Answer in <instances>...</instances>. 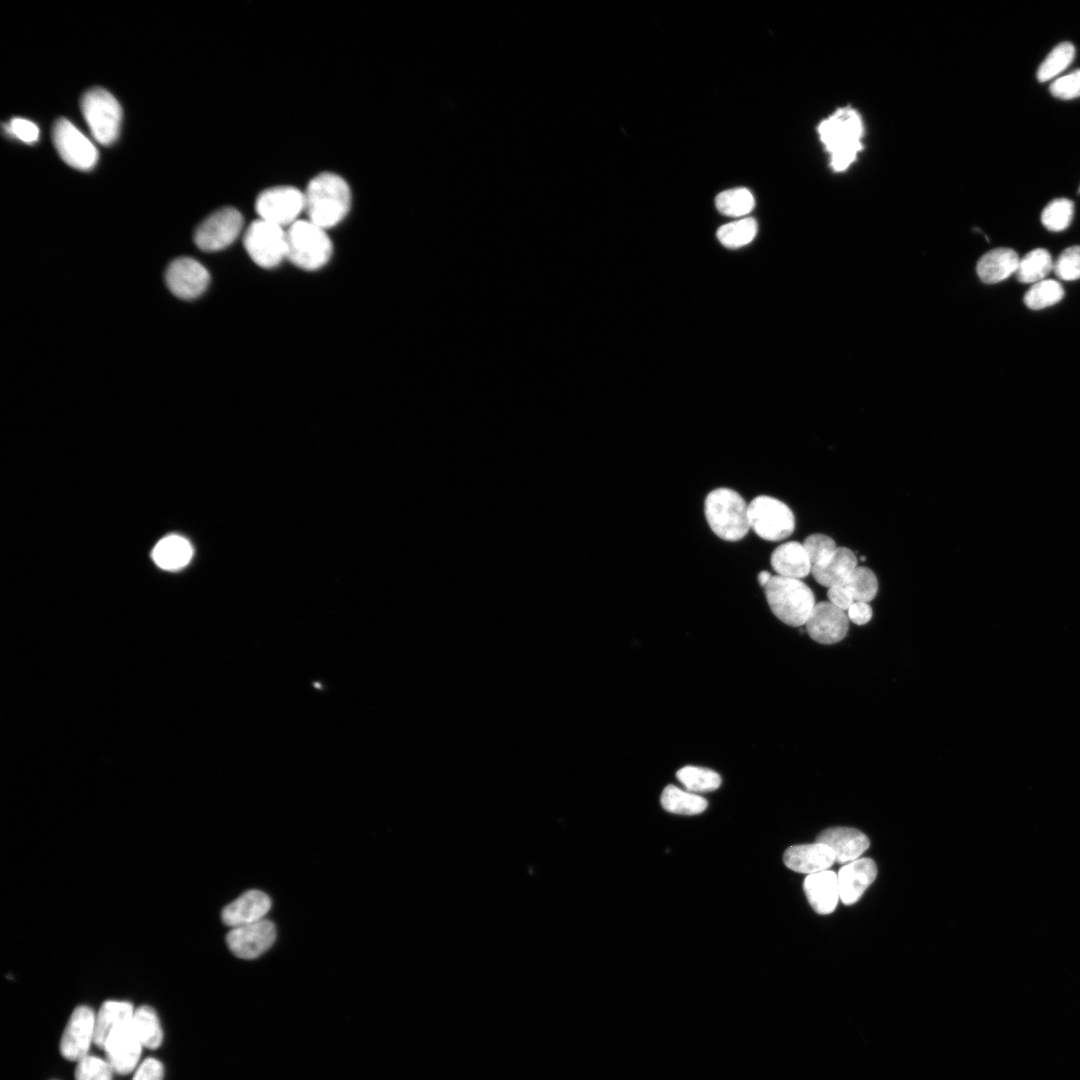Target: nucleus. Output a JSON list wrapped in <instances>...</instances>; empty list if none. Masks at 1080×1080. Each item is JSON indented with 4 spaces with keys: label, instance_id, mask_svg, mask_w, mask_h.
<instances>
[{
    "label": "nucleus",
    "instance_id": "18",
    "mask_svg": "<svg viewBox=\"0 0 1080 1080\" xmlns=\"http://www.w3.org/2000/svg\"><path fill=\"white\" fill-rule=\"evenodd\" d=\"M816 842L827 845L838 863H848L858 859L869 847L868 837L854 828L835 827L822 831Z\"/></svg>",
    "mask_w": 1080,
    "mask_h": 1080
},
{
    "label": "nucleus",
    "instance_id": "19",
    "mask_svg": "<svg viewBox=\"0 0 1080 1080\" xmlns=\"http://www.w3.org/2000/svg\"><path fill=\"white\" fill-rule=\"evenodd\" d=\"M271 908L267 894L259 890H249L229 903L222 911V921L234 928L248 925L264 919Z\"/></svg>",
    "mask_w": 1080,
    "mask_h": 1080
},
{
    "label": "nucleus",
    "instance_id": "39",
    "mask_svg": "<svg viewBox=\"0 0 1080 1080\" xmlns=\"http://www.w3.org/2000/svg\"><path fill=\"white\" fill-rule=\"evenodd\" d=\"M802 544L812 566L828 559L837 549L835 541L824 534H812Z\"/></svg>",
    "mask_w": 1080,
    "mask_h": 1080
},
{
    "label": "nucleus",
    "instance_id": "2",
    "mask_svg": "<svg viewBox=\"0 0 1080 1080\" xmlns=\"http://www.w3.org/2000/svg\"><path fill=\"white\" fill-rule=\"evenodd\" d=\"M304 197L308 220L324 229L342 221L351 205L347 182L331 172H323L312 178Z\"/></svg>",
    "mask_w": 1080,
    "mask_h": 1080
},
{
    "label": "nucleus",
    "instance_id": "4",
    "mask_svg": "<svg viewBox=\"0 0 1080 1080\" xmlns=\"http://www.w3.org/2000/svg\"><path fill=\"white\" fill-rule=\"evenodd\" d=\"M764 591L772 613L789 626L805 625L816 604L812 590L800 579L773 575Z\"/></svg>",
    "mask_w": 1080,
    "mask_h": 1080
},
{
    "label": "nucleus",
    "instance_id": "42",
    "mask_svg": "<svg viewBox=\"0 0 1080 1080\" xmlns=\"http://www.w3.org/2000/svg\"><path fill=\"white\" fill-rule=\"evenodd\" d=\"M164 1068L155 1058L145 1059L136 1069L132 1080H163Z\"/></svg>",
    "mask_w": 1080,
    "mask_h": 1080
},
{
    "label": "nucleus",
    "instance_id": "44",
    "mask_svg": "<svg viewBox=\"0 0 1080 1080\" xmlns=\"http://www.w3.org/2000/svg\"><path fill=\"white\" fill-rule=\"evenodd\" d=\"M847 616L853 623L863 625L872 618V608L867 602L854 601L847 610Z\"/></svg>",
    "mask_w": 1080,
    "mask_h": 1080
},
{
    "label": "nucleus",
    "instance_id": "13",
    "mask_svg": "<svg viewBox=\"0 0 1080 1080\" xmlns=\"http://www.w3.org/2000/svg\"><path fill=\"white\" fill-rule=\"evenodd\" d=\"M275 939V925L267 919L234 927L226 936L231 952L242 959L259 957L272 946Z\"/></svg>",
    "mask_w": 1080,
    "mask_h": 1080
},
{
    "label": "nucleus",
    "instance_id": "6",
    "mask_svg": "<svg viewBox=\"0 0 1080 1080\" xmlns=\"http://www.w3.org/2000/svg\"><path fill=\"white\" fill-rule=\"evenodd\" d=\"M80 108L96 141L109 145L117 139L122 109L110 92L100 87L87 90L81 97Z\"/></svg>",
    "mask_w": 1080,
    "mask_h": 1080
},
{
    "label": "nucleus",
    "instance_id": "12",
    "mask_svg": "<svg viewBox=\"0 0 1080 1080\" xmlns=\"http://www.w3.org/2000/svg\"><path fill=\"white\" fill-rule=\"evenodd\" d=\"M210 279L206 267L190 257L174 259L165 272L168 289L183 300H193L201 296L208 288Z\"/></svg>",
    "mask_w": 1080,
    "mask_h": 1080
},
{
    "label": "nucleus",
    "instance_id": "27",
    "mask_svg": "<svg viewBox=\"0 0 1080 1080\" xmlns=\"http://www.w3.org/2000/svg\"><path fill=\"white\" fill-rule=\"evenodd\" d=\"M660 802L664 810L681 815L700 814L705 811L708 805L705 798L696 793L684 791L674 785L665 787Z\"/></svg>",
    "mask_w": 1080,
    "mask_h": 1080
},
{
    "label": "nucleus",
    "instance_id": "17",
    "mask_svg": "<svg viewBox=\"0 0 1080 1080\" xmlns=\"http://www.w3.org/2000/svg\"><path fill=\"white\" fill-rule=\"evenodd\" d=\"M877 875L875 862L870 858L857 859L838 872L840 899L845 905L857 902Z\"/></svg>",
    "mask_w": 1080,
    "mask_h": 1080
},
{
    "label": "nucleus",
    "instance_id": "40",
    "mask_svg": "<svg viewBox=\"0 0 1080 1080\" xmlns=\"http://www.w3.org/2000/svg\"><path fill=\"white\" fill-rule=\"evenodd\" d=\"M1051 94L1063 100L1080 97V69L1057 78L1050 85Z\"/></svg>",
    "mask_w": 1080,
    "mask_h": 1080
},
{
    "label": "nucleus",
    "instance_id": "28",
    "mask_svg": "<svg viewBox=\"0 0 1080 1080\" xmlns=\"http://www.w3.org/2000/svg\"><path fill=\"white\" fill-rule=\"evenodd\" d=\"M131 1026L143 1047L158 1048L163 1039V1032L155 1011L148 1006L135 1009Z\"/></svg>",
    "mask_w": 1080,
    "mask_h": 1080
},
{
    "label": "nucleus",
    "instance_id": "8",
    "mask_svg": "<svg viewBox=\"0 0 1080 1080\" xmlns=\"http://www.w3.org/2000/svg\"><path fill=\"white\" fill-rule=\"evenodd\" d=\"M243 243L250 258L263 268L277 266L287 255L284 228L260 218L247 228Z\"/></svg>",
    "mask_w": 1080,
    "mask_h": 1080
},
{
    "label": "nucleus",
    "instance_id": "29",
    "mask_svg": "<svg viewBox=\"0 0 1080 1080\" xmlns=\"http://www.w3.org/2000/svg\"><path fill=\"white\" fill-rule=\"evenodd\" d=\"M1053 263L1052 257L1047 250L1037 248L1028 252L1019 260L1015 274L1021 283L1035 284L1046 279L1047 275L1053 270Z\"/></svg>",
    "mask_w": 1080,
    "mask_h": 1080
},
{
    "label": "nucleus",
    "instance_id": "15",
    "mask_svg": "<svg viewBox=\"0 0 1080 1080\" xmlns=\"http://www.w3.org/2000/svg\"><path fill=\"white\" fill-rule=\"evenodd\" d=\"M809 636L820 644L840 642L849 629L847 613L829 601L816 603L806 623Z\"/></svg>",
    "mask_w": 1080,
    "mask_h": 1080
},
{
    "label": "nucleus",
    "instance_id": "33",
    "mask_svg": "<svg viewBox=\"0 0 1080 1080\" xmlns=\"http://www.w3.org/2000/svg\"><path fill=\"white\" fill-rule=\"evenodd\" d=\"M1064 297L1062 285L1053 279H1044L1035 283L1024 295L1025 305L1032 310L1052 306Z\"/></svg>",
    "mask_w": 1080,
    "mask_h": 1080
},
{
    "label": "nucleus",
    "instance_id": "14",
    "mask_svg": "<svg viewBox=\"0 0 1080 1080\" xmlns=\"http://www.w3.org/2000/svg\"><path fill=\"white\" fill-rule=\"evenodd\" d=\"M95 1014L90 1007L78 1006L72 1012L60 1041L61 1055L70 1061H78L88 1055L94 1043Z\"/></svg>",
    "mask_w": 1080,
    "mask_h": 1080
},
{
    "label": "nucleus",
    "instance_id": "31",
    "mask_svg": "<svg viewBox=\"0 0 1080 1080\" xmlns=\"http://www.w3.org/2000/svg\"><path fill=\"white\" fill-rule=\"evenodd\" d=\"M676 777L692 793L714 791L721 785V777L718 773L697 766H685L679 769Z\"/></svg>",
    "mask_w": 1080,
    "mask_h": 1080
},
{
    "label": "nucleus",
    "instance_id": "16",
    "mask_svg": "<svg viewBox=\"0 0 1080 1080\" xmlns=\"http://www.w3.org/2000/svg\"><path fill=\"white\" fill-rule=\"evenodd\" d=\"M142 1048L143 1045L130 1023L113 1030L107 1037L103 1050L113 1071L126 1075L136 1068Z\"/></svg>",
    "mask_w": 1080,
    "mask_h": 1080
},
{
    "label": "nucleus",
    "instance_id": "10",
    "mask_svg": "<svg viewBox=\"0 0 1080 1080\" xmlns=\"http://www.w3.org/2000/svg\"><path fill=\"white\" fill-rule=\"evenodd\" d=\"M52 140L58 154L69 166L79 170H90L97 163V148L69 120L59 118L55 121Z\"/></svg>",
    "mask_w": 1080,
    "mask_h": 1080
},
{
    "label": "nucleus",
    "instance_id": "20",
    "mask_svg": "<svg viewBox=\"0 0 1080 1080\" xmlns=\"http://www.w3.org/2000/svg\"><path fill=\"white\" fill-rule=\"evenodd\" d=\"M783 861L789 869L808 875L825 871L836 862L832 850L819 842L789 847Z\"/></svg>",
    "mask_w": 1080,
    "mask_h": 1080
},
{
    "label": "nucleus",
    "instance_id": "30",
    "mask_svg": "<svg viewBox=\"0 0 1080 1080\" xmlns=\"http://www.w3.org/2000/svg\"><path fill=\"white\" fill-rule=\"evenodd\" d=\"M715 205L722 214L739 217L753 210L755 200L748 189L739 187L719 193L715 198Z\"/></svg>",
    "mask_w": 1080,
    "mask_h": 1080
},
{
    "label": "nucleus",
    "instance_id": "37",
    "mask_svg": "<svg viewBox=\"0 0 1080 1080\" xmlns=\"http://www.w3.org/2000/svg\"><path fill=\"white\" fill-rule=\"evenodd\" d=\"M113 1069L108 1061L96 1056L86 1055L77 1061L76 1080H112Z\"/></svg>",
    "mask_w": 1080,
    "mask_h": 1080
},
{
    "label": "nucleus",
    "instance_id": "34",
    "mask_svg": "<svg viewBox=\"0 0 1080 1080\" xmlns=\"http://www.w3.org/2000/svg\"><path fill=\"white\" fill-rule=\"evenodd\" d=\"M1074 56L1075 48L1070 42L1060 43L1040 64L1037 71L1038 80L1045 82L1055 78L1070 65Z\"/></svg>",
    "mask_w": 1080,
    "mask_h": 1080
},
{
    "label": "nucleus",
    "instance_id": "7",
    "mask_svg": "<svg viewBox=\"0 0 1080 1080\" xmlns=\"http://www.w3.org/2000/svg\"><path fill=\"white\" fill-rule=\"evenodd\" d=\"M749 523L760 538L780 541L794 531L795 518L791 509L782 501L770 496H757L750 504Z\"/></svg>",
    "mask_w": 1080,
    "mask_h": 1080
},
{
    "label": "nucleus",
    "instance_id": "32",
    "mask_svg": "<svg viewBox=\"0 0 1080 1080\" xmlns=\"http://www.w3.org/2000/svg\"><path fill=\"white\" fill-rule=\"evenodd\" d=\"M757 229L756 220L747 217L721 226L717 230V238L725 247L739 248L754 239Z\"/></svg>",
    "mask_w": 1080,
    "mask_h": 1080
},
{
    "label": "nucleus",
    "instance_id": "36",
    "mask_svg": "<svg viewBox=\"0 0 1080 1080\" xmlns=\"http://www.w3.org/2000/svg\"><path fill=\"white\" fill-rule=\"evenodd\" d=\"M1073 202L1066 198H1058L1051 201L1042 211V224L1050 231L1058 232L1065 230L1073 218Z\"/></svg>",
    "mask_w": 1080,
    "mask_h": 1080
},
{
    "label": "nucleus",
    "instance_id": "22",
    "mask_svg": "<svg viewBox=\"0 0 1080 1080\" xmlns=\"http://www.w3.org/2000/svg\"><path fill=\"white\" fill-rule=\"evenodd\" d=\"M776 575L801 579L811 573L812 564L802 543L792 541L779 545L771 555Z\"/></svg>",
    "mask_w": 1080,
    "mask_h": 1080
},
{
    "label": "nucleus",
    "instance_id": "43",
    "mask_svg": "<svg viewBox=\"0 0 1080 1080\" xmlns=\"http://www.w3.org/2000/svg\"><path fill=\"white\" fill-rule=\"evenodd\" d=\"M827 597L831 604L845 612L854 603L852 594L844 584L828 588Z\"/></svg>",
    "mask_w": 1080,
    "mask_h": 1080
},
{
    "label": "nucleus",
    "instance_id": "23",
    "mask_svg": "<svg viewBox=\"0 0 1080 1080\" xmlns=\"http://www.w3.org/2000/svg\"><path fill=\"white\" fill-rule=\"evenodd\" d=\"M856 567L855 554L846 547H837L828 559L813 565L811 573L820 585L830 588L844 584Z\"/></svg>",
    "mask_w": 1080,
    "mask_h": 1080
},
{
    "label": "nucleus",
    "instance_id": "3",
    "mask_svg": "<svg viewBox=\"0 0 1080 1080\" xmlns=\"http://www.w3.org/2000/svg\"><path fill=\"white\" fill-rule=\"evenodd\" d=\"M705 517L714 534L725 541L741 540L750 529L748 504L730 488H717L707 495Z\"/></svg>",
    "mask_w": 1080,
    "mask_h": 1080
},
{
    "label": "nucleus",
    "instance_id": "41",
    "mask_svg": "<svg viewBox=\"0 0 1080 1080\" xmlns=\"http://www.w3.org/2000/svg\"><path fill=\"white\" fill-rule=\"evenodd\" d=\"M5 130L9 135L16 137L22 142L31 144L39 138L38 126L25 118L15 117L12 118L9 123L5 125Z\"/></svg>",
    "mask_w": 1080,
    "mask_h": 1080
},
{
    "label": "nucleus",
    "instance_id": "45",
    "mask_svg": "<svg viewBox=\"0 0 1080 1080\" xmlns=\"http://www.w3.org/2000/svg\"><path fill=\"white\" fill-rule=\"evenodd\" d=\"M772 575L768 571H762L758 574V581L761 586L765 587L770 581Z\"/></svg>",
    "mask_w": 1080,
    "mask_h": 1080
},
{
    "label": "nucleus",
    "instance_id": "35",
    "mask_svg": "<svg viewBox=\"0 0 1080 1080\" xmlns=\"http://www.w3.org/2000/svg\"><path fill=\"white\" fill-rule=\"evenodd\" d=\"M844 585L852 594L854 601L870 602L877 594L876 575L867 567L857 566L849 575Z\"/></svg>",
    "mask_w": 1080,
    "mask_h": 1080
},
{
    "label": "nucleus",
    "instance_id": "5",
    "mask_svg": "<svg viewBox=\"0 0 1080 1080\" xmlns=\"http://www.w3.org/2000/svg\"><path fill=\"white\" fill-rule=\"evenodd\" d=\"M287 255L294 265L304 270H317L331 257L332 243L326 229L310 220H297L286 231Z\"/></svg>",
    "mask_w": 1080,
    "mask_h": 1080
},
{
    "label": "nucleus",
    "instance_id": "26",
    "mask_svg": "<svg viewBox=\"0 0 1080 1080\" xmlns=\"http://www.w3.org/2000/svg\"><path fill=\"white\" fill-rule=\"evenodd\" d=\"M193 548L190 542L179 535L162 538L152 551L156 565L164 570L176 571L185 567L191 560Z\"/></svg>",
    "mask_w": 1080,
    "mask_h": 1080
},
{
    "label": "nucleus",
    "instance_id": "21",
    "mask_svg": "<svg viewBox=\"0 0 1080 1080\" xmlns=\"http://www.w3.org/2000/svg\"><path fill=\"white\" fill-rule=\"evenodd\" d=\"M804 892L814 911L819 914L832 913L840 898L837 874L825 870L808 875L804 881Z\"/></svg>",
    "mask_w": 1080,
    "mask_h": 1080
},
{
    "label": "nucleus",
    "instance_id": "9",
    "mask_svg": "<svg viewBox=\"0 0 1080 1080\" xmlns=\"http://www.w3.org/2000/svg\"><path fill=\"white\" fill-rule=\"evenodd\" d=\"M243 222V217L237 209L221 208L198 225L194 232V242L200 250L205 252L223 250L237 239Z\"/></svg>",
    "mask_w": 1080,
    "mask_h": 1080
},
{
    "label": "nucleus",
    "instance_id": "25",
    "mask_svg": "<svg viewBox=\"0 0 1080 1080\" xmlns=\"http://www.w3.org/2000/svg\"><path fill=\"white\" fill-rule=\"evenodd\" d=\"M135 1009L129 1002L106 1001L95 1015L94 1044L103 1049L109 1034L118 1027L130 1024Z\"/></svg>",
    "mask_w": 1080,
    "mask_h": 1080
},
{
    "label": "nucleus",
    "instance_id": "11",
    "mask_svg": "<svg viewBox=\"0 0 1080 1080\" xmlns=\"http://www.w3.org/2000/svg\"><path fill=\"white\" fill-rule=\"evenodd\" d=\"M305 210L304 193L292 186H276L262 191L256 200L260 219L281 227L290 226Z\"/></svg>",
    "mask_w": 1080,
    "mask_h": 1080
},
{
    "label": "nucleus",
    "instance_id": "1",
    "mask_svg": "<svg viewBox=\"0 0 1080 1080\" xmlns=\"http://www.w3.org/2000/svg\"><path fill=\"white\" fill-rule=\"evenodd\" d=\"M864 121L851 106H843L817 126L819 139L828 154L830 168L842 173L852 166L864 148Z\"/></svg>",
    "mask_w": 1080,
    "mask_h": 1080
},
{
    "label": "nucleus",
    "instance_id": "24",
    "mask_svg": "<svg viewBox=\"0 0 1080 1080\" xmlns=\"http://www.w3.org/2000/svg\"><path fill=\"white\" fill-rule=\"evenodd\" d=\"M1019 260L1013 249L996 248L979 259L976 271L982 282L995 284L1016 273Z\"/></svg>",
    "mask_w": 1080,
    "mask_h": 1080
},
{
    "label": "nucleus",
    "instance_id": "38",
    "mask_svg": "<svg viewBox=\"0 0 1080 1080\" xmlns=\"http://www.w3.org/2000/svg\"><path fill=\"white\" fill-rule=\"evenodd\" d=\"M1053 271L1062 280L1080 279V246L1066 248L1053 263Z\"/></svg>",
    "mask_w": 1080,
    "mask_h": 1080
}]
</instances>
